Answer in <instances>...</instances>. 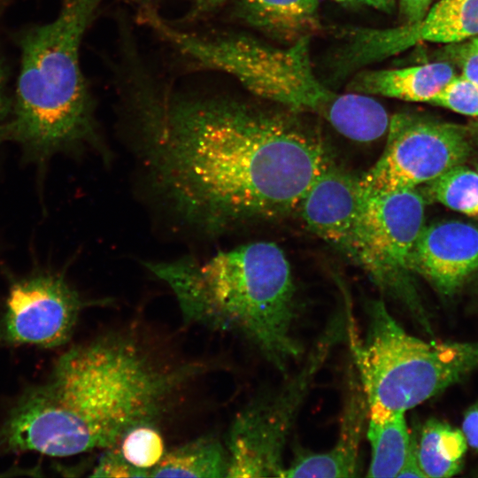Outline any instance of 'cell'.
Returning a JSON list of instances; mask_svg holds the SVG:
<instances>
[{
	"instance_id": "cell-1",
	"label": "cell",
	"mask_w": 478,
	"mask_h": 478,
	"mask_svg": "<svg viewBox=\"0 0 478 478\" xmlns=\"http://www.w3.org/2000/svg\"><path fill=\"white\" fill-rule=\"evenodd\" d=\"M138 149L156 193L188 227L227 234L298 209L333 161L297 116L225 96L135 100Z\"/></svg>"
},
{
	"instance_id": "cell-2",
	"label": "cell",
	"mask_w": 478,
	"mask_h": 478,
	"mask_svg": "<svg viewBox=\"0 0 478 478\" xmlns=\"http://www.w3.org/2000/svg\"><path fill=\"white\" fill-rule=\"evenodd\" d=\"M204 370L200 362L166 363L127 333L99 336L70 349L22 394L0 443L8 452L53 457L114 447L133 428L156 425Z\"/></svg>"
},
{
	"instance_id": "cell-3",
	"label": "cell",
	"mask_w": 478,
	"mask_h": 478,
	"mask_svg": "<svg viewBox=\"0 0 478 478\" xmlns=\"http://www.w3.org/2000/svg\"><path fill=\"white\" fill-rule=\"evenodd\" d=\"M144 266L172 289L185 322L243 338L280 371L302 357L293 333L295 285L277 244L256 242L204 261L183 257Z\"/></svg>"
},
{
	"instance_id": "cell-4",
	"label": "cell",
	"mask_w": 478,
	"mask_h": 478,
	"mask_svg": "<svg viewBox=\"0 0 478 478\" xmlns=\"http://www.w3.org/2000/svg\"><path fill=\"white\" fill-rule=\"evenodd\" d=\"M143 20L198 66L231 75L255 96L290 112L320 117L345 137L367 143L387 132L389 117L377 100L335 92L317 78L310 37L280 48L243 34L189 33L170 25L152 8L143 12Z\"/></svg>"
},
{
	"instance_id": "cell-5",
	"label": "cell",
	"mask_w": 478,
	"mask_h": 478,
	"mask_svg": "<svg viewBox=\"0 0 478 478\" xmlns=\"http://www.w3.org/2000/svg\"><path fill=\"white\" fill-rule=\"evenodd\" d=\"M103 0H64L57 17L21 33L8 137L38 155L95 140L80 65L86 30Z\"/></svg>"
},
{
	"instance_id": "cell-6",
	"label": "cell",
	"mask_w": 478,
	"mask_h": 478,
	"mask_svg": "<svg viewBox=\"0 0 478 478\" xmlns=\"http://www.w3.org/2000/svg\"><path fill=\"white\" fill-rule=\"evenodd\" d=\"M359 339L347 314L346 335L368 415L405 412L478 368V343L426 341L409 334L384 302L366 308Z\"/></svg>"
},
{
	"instance_id": "cell-7",
	"label": "cell",
	"mask_w": 478,
	"mask_h": 478,
	"mask_svg": "<svg viewBox=\"0 0 478 478\" xmlns=\"http://www.w3.org/2000/svg\"><path fill=\"white\" fill-rule=\"evenodd\" d=\"M346 327L347 315H334L297 370L235 416L224 443L227 478H283L289 435L316 376L346 335Z\"/></svg>"
},
{
	"instance_id": "cell-8",
	"label": "cell",
	"mask_w": 478,
	"mask_h": 478,
	"mask_svg": "<svg viewBox=\"0 0 478 478\" xmlns=\"http://www.w3.org/2000/svg\"><path fill=\"white\" fill-rule=\"evenodd\" d=\"M423 220L424 199L416 189L366 193L345 252L383 294L429 330L411 281V254Z\"/></svg>"
},
{
	"instance_id": "cell-9",
	"label": "cell",
	"mask_w": 478,
	"mask_h": 478,
	"mask_svg": "<svg viewBox=\"0 0 478 478\" xmlns=\"http://www.w3.org/2000/svg\"><path fill=\"white\" fill-rule=\"evenodd\" d=\"M386 146L359 178L366 193L415 189L461 165L471 147L466 127L411 112L389 118Z\"/></svg>"
},
{
	"instance_id": "cell-10",
	"label": "cell",
	"mask_w": 478,
	"mask_h": 478,
	"mask_svg": "<svg viewBox=\"0 0 478 478\" xmlns=\"http://www.w3.org/2000/svg\"><path fill=\"white\" fill-rule=\"evenodd\" d=\"M85 303L61 276L36 274L15 282L0 325V342L45 348L66 343Z\"/></svg>"
},
{
	"instance_id": "cell-11",
	"label": "cell",
	"mask_w": 478,
	"mask_h": 478,
	"mask_svg": "<svg viewBox=\"0 0 478 478\" xmlns=\"http://www.w3.org/2000/svg\"><path fill=\"white\" fill-rule=\"evenodd\" d=\"M478 36V0H440L413 24L351 31L340 53L345 71L364 66L420 42L457 43Z\"/></svg>"
},
{
	"instance_id": "cell-12",
	"label": "cell",
	"mask_w": 478,
	"mask_h": 478,
	"mask_svg": "<svg viewBox=\"0 0 478 478\" xmlns=\"http://www.w3.org/2000/svg\"><path fill=\"white\" fill-rule=\"evenodd\" d=\"M411 269L441 292L452 293L478 270V227L455 220L423 227Z\"/></svg>"
},
{
	"instance_id": "cell-13",
	"label": "cell",
	"mask_w": 478,
	"mask_h": 478,
	"mask_svg": "<svg viewBox=\"0 0 478 478\" xmlns=\"http://www.w3.org/2000/svg\"><path fill=\"white\" fill-rule=\"evenodd\" d=\"M365 195L359 179L332 163L311 185L298 209L312 232L346 251Z\"/></svg>"
},
{
	"instance_id": "cell-14",
	"label": "cell",
	"mask_w": 478,
	"mask_h": 478,
	"mask_svg": "<svg viewBox=\"0 0 478 478\" xmlns=\"http://www.w3.org/2000/svg\"><path fill=\"white\" fill-rule=\"evenodd\" d=\"M338 435L334 446L325 452H302L283 478H347L358 475L361 442L367 422V403L353 366L348 370Z\"/></svg>"
},
{
	"instance_id": "cell-15",
	"label": "cell",
	"mask_w": 478,
	"mask_h": 478,
	"mask_svg": "<svg viewBox=\"0 0 478 478\" xmlns=\"http://www.w3.org/2000/svg\"><path fill=\"white\" fill-rule=\"evenodd\" d=\"M455 76L453 66L447 62L394 69H365L354 74L347 89L370 96L431 103Z\"/></svg>"
},
{
	"instance_id": "cell-16",
	"label": "cell",
	"mask_w": 478,
	"mask_h": 478,
	"mask_svg": "<svg viewBox=\"0 0 478 478\" xmlns=\"http://www.w3.org/2000/svg\"><path fill=\"white\" fill-rule=\"evenodd\" d=\"M319 0H235V15L260 32L294 43L320 28Z\"/></svg>"
},
{
	"instance_id": "cell-17",
	"label": "cell",
	"mask_w": 478,
	"mask_h": 478,
	"mask_svg": "<svg viewBox=\"0 0 478 478\" xmlns=\"http://www.w3.org/2000/svg\"><path fill=\"white\" fill-rule=\"evenodd\" d=\"M413 443L426 477H451L461 471L468 446L461 429L431 418L424 423Z\"/></svg>"
},
{
	"instance_id": "cell-18",
	"label": "cell",
	"mask_w": 478,
	"mask_h": 478,
	"mask_svg": "<svg viewBox=\"0 0 478 478\" xmlns=\"http://www.w3.org/2000/svg\"><path fill=\"white\" fill-rule=\"evenodd\" d=\"M366 436L371 449L366 476L397 477L411 445L405 412L367 415Z\"/></svg>"
},
{
	"instance_id": "cell-19",
	"label": "cell",
	"mask_w": 478,
	"mask_h": 478,
	"mask_svg": "<svg viewBox=\"0 0 478 478\" xmlns=\"http://www.w3.org/2000/svg\"><path fill=\"white\" fill-rule=\"evenodd\" d=\"M227 471L225 444L204 436L166 451L150 477L227 478Z\"/></svg>"
},
{
	"instance_id": "cell-20",
	"label": "cell",
	"mask_w": 478,
	"mask_h": 478,
	"mask_svg": "<svg viewBox=\"0 0 478 478\" xmlns=\"http://www.w3.org/2000/svg\"><path fill=\"white\" fill-rule=\"evenodd\" d=\"M428 194L443 205L478 216V172L459 165L428 183Z\"/></svg>"
},
{
	"instance_id": "cell-21",
	"label": "cell",
	"mask_w": 478,
	"mask_h": 478,
	"mask_svg": "<svg viewBox=\"0 0 478 478\" xmlns=\"http://www.w3.org/2000/svg\"><path fill=\"white\" fill-rule=\"evenodd\" d=\"M116 446L128 463L150 471L166 451L163 436L153 424L133 428L122 436Z\"/></svg>"
},
{
	"instance_id": "cell-22",
	"label": "cell",
	"mask_w": 478,
	"mask_h": 478,
	"mask_svg": "<svg viewBox=\"0 0 478 478\" xmlns=\"http://www.w3.org/2000/svg\"><path fill=\"white\" fill-rule=\"evenodd\" d=\"M431 104L461 114L478 116V85L456 75Z\"/></svg>"
},
{
	"instance_id": "cell-23",
	"label": "cell",
	"mask_w": 478,
	"mask_h": 478,
	"mask_svg": "<svg viewBox=\"0 0 478 478\" xmlns=\"http://www.w3.org/2000/svg\"><path fill=\"white\" fill-rule=\"evenodd\" d=\"M93 477H150V471L128 463L117 446L106 449L95 466Z\"/></svg>"
},
{
	"instance_id": "cell-24",
	"label": "cell",
	"mask_w": 478,
	"mask_h": 478,
	"mask_svg": "<svg viewBox=\"0 0 478 478\" xmlns=\"http://www.w3.org/2000/svg\"><path fill=\"white\" fill-rule=\"evenodd\" d=\"M457 53L461 76L478 85V36L460 45Z\"/></svg>"
},
{
	"instance_id": "cell-25",
	"label": "cell",
	"mask_w": 478,
	"mask_h": 478,
	"mask_svg": "<svg viewBox=\"0 0 478 478\" xmlns=\"http://www.w3.org/2000/svg\"><path fill=\"white\" fill-rule=\"evenodd\" d=\"M8 75L0 54V140L8 137L11 120L12 98L8 92Z\"/></svg>"
},
{
	"instance_id": "cell-26",
	"label": "cell",
	"mask_w": 478,
	"mask_h": 478,
	"mask_svg": "<svg viewBox=\"0 0 478 478\" xmlns=\"http://www.w3.org/2000/svg\"><path fill=\"white\" fill-rule=\"evenodd\" d=\"M432 0H398L402 24L420 21L431 6Z\"/></svg>"
},
{
	"instance_id": "cell-27",
	"label": "cell",
	"mask_w": 478,
	"mask_h": 478,
	"mask_svg": "<svg viewBox=\"0 0 478 478\" xmlns=\"http://www.w3.org/2000/svg\"><path fill=\"white\" fill-rule=\"evenodd\" d=\"M461 430L472 449L478 451V402L465 412Z\"/></svg>"
},
{
	"instance_id": "cell-28",
	"label": "cell",
	"mask_w": 478,
	"mask_h": 478,
	"mask_svg": "<svg viewBox=\"0 0 478 478\" xmlns=\"http://www.w3.org/2000/svg\"><path fill=\"white\" fill-rule=\"evenodd\" d=\"M397 477H426L421 471L415 453L413 438L411 436V445L405 464Z\"/></svg>"
},
{
	"instance_id": "cell-29",
	"label": "cell",
	"mask_w": 478,
	"mask_h": 478,
	"mask_svg": "<svg viewBox=\"0 0 478 478\" xmlns=\"http://www.w3.org/2000/svg\"><path fill=\"white\" fill-rule=\"evenodd\" d=\"M227 0H195L189 12V18L195 19L208 14L219 8Z\"/></svg>"
},
{
	"instance_id": "cell-30",
	"label": "cell",
	"mask_w": 478,
	"mask_h": 478,
	"mask_svg": "<svg viewBox=\"0 0 478 478\" xmlns=\"http://www.w3.org/2000/svg\"><path fill=\"white\" fill-rule=\"evenodd\" d=\"M358 1L375 10L390 13L395 8L396 0H353Z\"/></svg>"
},
{
	"instance_id": "cell-31",
	"label": "cell",
	"mask_w": 478,
	"mask_h": 478,
	"mask_svg": "<svg viewBox=\"0 0 478 478\" xmlns=\"http://www.w3.org/2000/svg\"><path fill=\"white\" fill-rule=\"evenodd\" d=\"M334 1L340 4H349V3L353 2V0H334Z\"/></svg>"
},
{
	"instance_id": "cell-32",
	"label": "cell",
	"mask_w": 478,
	"mask_h": 478,
	"mask_svg": "<svg viewBox=\"0 0 478 478\" xmlns=\"http://www.w3.org/2000/svg\"><path fill=\"white\" fill-rule=\"evenodd\" d=\"M474 131H475L476 138L478 140V122L475 123Z\"/></svg>"
},
{
	"instance_id": "cell-33",
	"label": "cell",
	"mask_w": 478,
	"mask_h": 478,
	"mask_svg": "<svg viewBox=\"0 0 478 478\" xmlns=\"http://www.w3.org/2000/svg\"><path fill=\"white\" fill-rule=\"evenodd\" d=\"M477 172H478V166H477Z\"/></svg>"
}]
</instances>
